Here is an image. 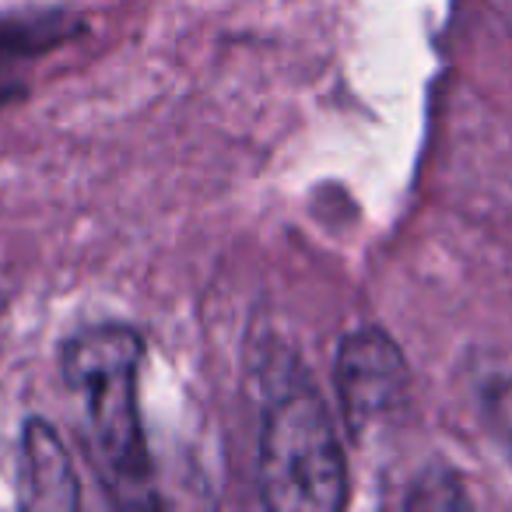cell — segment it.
<instances>
[{
    "label": "cell",
    "instance_id": "6da1fadb",
    "mask_svg": "<svg viewBox=\"0 0 512 512\" xmlns=\"http://www.w3.org/2000/svg\"><path fill=\"white\" fill-rule=\"evenodd\" d=\"M141 358V337L120 323L81 330L64 348V379L85 404L95 460L127 505H151V460L137 411Z\"/></svg>",
    "mask_w": 512,
    "mask_h": 512
},
{
    "label": "cell",
    "instance_id": "7a4b0ae2",
    "mask_svg": "<svg viewBox=\"0 0 512 512\" xmlns=\"http://www.w3.org/2000/svg\"><path fill=\"white\" fill-rule=\"evenodd\" d=\"M260 491L278 512H337L348 467L327 404L306 383L271 400L260 435Z\"/></svg>",
    "mask_w": 512,
    "mask_h": 512
},
{
    "label": "cell",
    "instance_id": "3957f363",
    "mask_svg": "<svg viewBox=\"0 0 512 512\" xmlns=\"http://www.w3.org/2000/svg\"><path fill=\"white\" fill-rule=\"evenodd\" d=\"M337 390L355 432L400 411L407 397V365L397 344L383 330L351 334L337 358Z\"/></svg>",
    "mask_w": 512,
    "mask_h": 512
},
{
    "label": "cell",
    "instance_id": "277c9868",
    "mask_svg": "<svg viewBox=\"0 0 512 512\" xmlns=\"http://www.w3.org/2000/svg\"><path fill=\"white\" fill-rule=\"evenodd\" d=\"M81 502L74 463L60 435L32 418L22 432V505L29 509H74Z\"/></svg>",
    "mask_w": 512,
    "mask_h": 512
},
{
    "label": "cell",
    "instance_id": "5b68a950",
    "mask_svg": "<svg viewBox=\"0 0 512 512\" xmlns=\"http://www.w3.org/2000/svg\"><path fill=\"white\" fill-rule=\"evenodd\" d=\"M60 39L57 18H32V15H0V60L4 57H29Z\"/></svg>",
    "mask_w": 512,
    "mask_h": 512
},
{
    "label": "cell",
    "instance_id": "8992f818",
    "mask_svg": "<svg viewBox=\"0 0 512 512\" xmlns=\"http://www.w3.org/2000/svg\"><path fill=\"white\" fill-rule=\"evenodd\" d=\"M15 95H18V88H0V109L8 106V102H15Z\"/></svg>",
    "mask_w": 512,
    "mask_h": 512
}]
</instances>
